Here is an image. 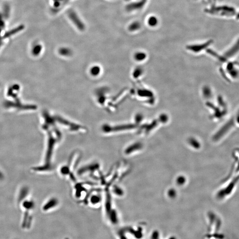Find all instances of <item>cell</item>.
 I'll return each mask as SVG.
<instances>
[{
  "mask_svg": "<svg viewBox=\"0 0 239 239\" xmlns=\"http://www.w3.org/2000/svg\"><path fill=\"white\" fill-rule=\"evenodd\" d=\"M58 202L55 199H51L43 207V210L45 211H48L51 209L54 208L57 205Z\"/></svg>",
  "mask_w": 239,
  "mask_h": 239,
  "instance_id": "3957f363",
  "label": "cell"
},
{
  "mask_svg": "<svg viewBox=\"0 0 239 239\" xmlns=\"http://www.w3.org/2000/svg\"><path fill=\"white\" fill-rule=\"evenodd\" d=\"M109 217V221L112 225H116L118 223V219H117V215L116 212L113 210H111L108 214Z\"/></svg>",
  "mask_w": 239,
  "mask_h": 239,
  "instance_id": "277c9868",
  "label": "cell"
},
{
  "mask_svg": "<svg viewBox=\"0 0 239 239\" xmlns=\"http://www.w3.org/2000/svg\"><path fill=\"white\" fill-rule=\"evenodd\" d=\"M139 24L137 23H134L131 24L129 27V29L130 30H136L138 26L139 27Z\"/></svg>",
  "mask_w": 239,
  "mask_h": 239,
  "instance_id": "4fadbf2b",
  "label": "cell"
},
{
  "mask_svg": "<svg viewBox=\"0 0 239 239\" xmlns=\"http://www.w3.org/2000/svg\"><path fill=\"white\" fill-rule=\"evenodd\" d=\"M239 175L235 177L234 179H233L230 182V184L226 186L225 188L222 189V190H221V191L219 192L218 195L219 198L221 199H223V198H225L226 197H228V196L230 195L234 191V189L235 188V187L237 185L236 184L239 182Z\"/></svg>",
  "mask_w": 239,
  "mask_h": 239,
  "instance_id": "6da1fadb",
  "label": "cell"
},
{
  "mask_svg": "<svg viewBox=\"0 0 239 239\" xmlns=\"http://www.w3.org/2000/svg\"><path fill=\"white\" fill-rule=\"evenodd\" d=\"M148 23L150 26H155L157 23L158 20L156 18H155L154 16H152L149 19Z\"/></svg>",
  "mask_w": 239,
  "mask_h": 239,
  "instance_id": "52a82bcc",
  "label": "cell"
},
{
  "mask_svg": "<svg viewBox=\"0 0 239 239\" xmlns=\"http://www.w3.org/2000/svg\"><path fill=\"white\" fill-rule=\"evenodd\" d=\"M59 52L61 54L64 55H68L70 54V51L67 48H62L59 50Z\"/></svg>",
  "mask_w": 239,
  "mask_h": 239,
  "instance_id": "30bf717a",
  "label": "cell"
},
{
  "mask_svg": "<svg viewBox=\"0 0 239 239\" xmlns=\"http://www.w3.org/2000/svg\"><path fill=\"white\" fill-rule=\"evenodd\" d=\"M5 27L4 21L3 20L2 16L0 14V33L2 32V30L4 29Z\"/></svg>",
  "mask_w": 239,
  "mask_h": 239,
  "instance_id": "7c38bea8",
  "label": "cell"
},
{
  "mask_svg": "<svg viewBox=\"0 0 239 239\" xmlns=\"http://www.w3.org/2000/svg\"><path fill=\"white\" fill-rule=\"evenodd\" d=\"M23 206L27 209H31L34 206V203L32 202H25L23 203Z\"/></svg>",
  "mask_w": 239,
  "mask_h": 239,
  "instance_id": "9c48e42d",
  "label": "cell"
},
{
  "mask_svg": "<svg viewBox=\"0 0 239 239\" xmlns=\"http://www.w3.org/2000/svg\"><path fill=\"white\" fill-rule=\"evenodd\" d=\"M23 28V25L19 26L17 28H15L14 29H12L11 31H9V32H8L7 33L5 34L4 36V37L5 38H7V37H10V36H11V35L16 34V33H17L19 31H21Z\"/></svg>",
  "mask_w": 239,
  "mask_h": 239,
  "instance_id": "5b68a950",
  "label": "cell"
},
{
  "mask_svg": "<svg viewBox=\"0 0 239 239\" xmlns=\"http://www.w3.org/2000/svg\"><path fill=\"white\" fill-rule=\"evenodd\" d=\"M66 239H68V238H66Z\"/></svg>",
  "mask_w": 239,
  "mask_h": 239,
  "instance_id": "2e32d148",
  "label": "cell"
},
{
  "mask_svg": "<svg viewBox=\"0 0 239 239\" xmlns=\"http://www.w3.org/2000/svg\"><path fill=\"white\" fill-rule=\"evenodd\" d=\"M100 198L98 197L97 196H93V197H92L91 199V203L94 205L99 203L100 202Z\"/></svg>",
  "mask_w": 239,
  "mask_h": 239,
  "instance_id": "8fae6325",
  "label": "cell"
},
{
  "mask_svg": "<svg viewBox=\"0 0 239 239\" xmlns=\"http://www.w3.org/2000/svg\"><path fill=\"white\" fill-rule=\"evenodd\" d=\"M69 16L70 20H72L73 23L78 27L80 30H83L84 29V24L75 12H70Z\"/></svg>",
  "mask_w": 239,
  "mask_h": 239,
  "instance_id": "7a4b0ae2",
  "label": "cell"
},
{
  "mask_svg": "<svg viewBox=\"0 0 239 239\" xmlns=\"http://www.w3.org/2000/svg\"><path fill=\"white\" fill-rule=\"evenodd\" d=\"M237 170H239V162H238V164L237 166Z\"/></svg>",
  "mask_w": 239,
  "mask_h": 239,
  "instance_id": "9a60e30c",
  "label": "cell"
},
{
  "mask_svg": "<svg viewBox=\"0 0 239 239\" xmlns=\"http://www.w3.org/2000/svg\"><path fill=\"white\" fill-rule=\"evenodd\" d=\"M3 176L2 174L0 172V179H2V178H3Z\"/></svg>",
  "mask_w": 239,
  "mask_h": 239,
  "instance_id": "5bb4252c",
  "label": "cell"
},
{
  "mask_svg": "<svg viewBox=\"0 0 239 239\" xmlns=\"http://www.w3.org/2000/svg\"><path fill=\"white\" fill-rule=\"evenodd\" d=\"M28 189L27 187H24L22 189V191L20 192V194L19 197V201H22L24 198V197L26 196L28 194Z\"/></svg>",
  "mask_w": 239,
  "mask_h": 239,
  "instance_id": "8992f818",
  "label": "cell"
},
{
  "mask_svg": "<svg viewBox=\"0 0 239 239\" xmlns=\"http://www.w3.org/2000/svg\"><path fill=\"white\" fill-rule=\"evenodd\" d=\"M100 72V69L98 66H95L93 67L91 70V74L94 76H97Z\"/></svg>",
  "mask_w": 239,
  "mask_h": 239,
  "instance_id": "ba28073f",
  "label": "cell"
}]
</instances>
